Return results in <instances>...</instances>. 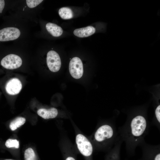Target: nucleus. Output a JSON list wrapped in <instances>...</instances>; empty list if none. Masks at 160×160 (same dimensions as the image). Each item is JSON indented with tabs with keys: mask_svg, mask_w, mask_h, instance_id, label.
I'll list each match as a JSON object with an SVG mask.
<instances>
[{
	"mask_svg": "<svg viewBox=\"0 0 160 160\" xmlns=\"http://www.w3.org/2000/svg\"><path fill=\"white\" fill-rule=\"evenodd\" d=\"M58 13L60 17L63 19L72 18L73 17V12L71 9L68 7H63L59 10Z\"/></svg>",
	"mask_w": 160,
	"mask_h": 160,
	"instance_id": "obj_12",
	"label": "nucleus"
},
{
	"mask_svg": "<svg viewBox=\"0 0 160 160\" xmlns=\"http://www.w3.org/2000/svg\"><path fill=\"white\" fill-rule=\"evenodd\" d=\"M43 0H27L26 2L28 6L30 8H34L40 4Z\"/></svg>",
	"mask_w": 160,
	"mask_h": 160,
	"instance_id": "obj_16",
	"label": "nucleus"
},
{
	"mask_svg": "<svg viewBox=\"0 0 160 160\" xmlns=\"http://www.w3.org/2000/svg\"><path fill=\"white\" fill-rule=\"evenodd\" d=\"M70 73L74 78L78 79L81 78L83 73L82 63L79 57H75L70 60L69 66Z\"/></svg>",
	"mask_w": 160,
	"mask_h": 160,
	"instance_id": "obj_4",
	"label": "nucleus"
},
{
	"mask_svg": "<svg viewBox=\"0 0 160 160\" xmlns=\"http://www.w3.org/2000/svg\"><path fill=\"white\" fill-rule=\"evenodd\" d=\"M24 160H39L37 155L31 148L26 149L24 153Z\"/></svg>",
	"mask_w": 160,
	"mask_h": 160,
	"instance_id": "obj_14",
	"label": "nucleus"
},
{
	"mask_svg": "<svg viewBox=\"0 0 160 160\" xmlns=\"http://www.w3.org/2000/svg\"><path fill=\"white\" fill-rule=\"evenodd\" d=\"M25 122V118L18 117L12 121L9 124V128L12 131H14L23 125Z\"/></svg>",
	"mask_w": 160,
	"mask_h": 160,
	"instance_id": "obj_13",
	"label": "nucleus"
},
{
	"mask_svg": "<svg viewBox=\"0 0 160 160\" xmlns=\"http://www.w3.org/2000/svg\"><path fill=\"white\" fill-rule=\"evenodd\" d=\"M64 159V160H76L73 155L68 153L65 155Z\"/></svg>",
	"mask_w": 160,
	"mask_h": 160,
	"instance_id": "obj_17",
	"label": "nucleus"
},
{
	"mask_svg": "<svg viewBox=\"0 0 160 160\" xmlns=\"http://www.w3.org/2000/svg\"><path fill=\"white\" fill-rule=\"evenodd\" d=\"M22 61L18 55L10 54L4 57L1 60V65L4 68L9 69L17 68L22 65Z\"/></svg>",
	"mask_w": 160,
	"mask_h": 160,
	"instance_id": "obj_5",
	"label": "nucleus"
},
{
	"mask_svg": "<svg viewBox=\"0 0 160 160\" xmlns=\"http://www.w3.org/2000/svg\"><path fill=\"white\" fill-rule=\"evenodd\" d=\"M5 5L4 1L0 0V13H1Z\"/></svg>",
	"mask_w": 160,
	"mask_h": 160,
	"instance_id": "obj_18",
	"label": "nucleus"
},
{
	"mask_svg": "<svg viewBox=\"0 0 160 160\" xmlns=\"http://www.w3.org/2000/svg\"><path fill=\"white\" fill-rule=\"evenodd\" d=\"M22 88V84L18 79L14 78L10 79L7 83L5 89L9 95H14L18 94Z\"/></svg>",
	"mask_w": 160,
	"mask_h": 160,
	"instance_id": "obj_8",
	"label": "nucleus"
},
{
	"mask_svg": "<svg viewBox=\"0 0 160 160\" xmlns=\"http://www.w3.org/2000/svg\"><path fill=\"white\" fill-rule=\"evenodd\" d=\"M150 128L149 123L145 116L141 114L132 115L127 119L118 132L126 150L133 152L136 148L145 140Z\"/></svg>",
	"mask_w": 160,
	"mask_h": 160,
	"instance_id": "obj_1",
	"label": "nucleus"
},
{
	"mask_svg": "<svg viewBox=\"0 0 160 160\" xmlns=\"http://www.w3.org/2000/svg\"><path fill=\"white\" fill-rule=\"evenodd\" d=\"M5 145L7 148H9L14 147L18 148L19 147V142L16 139H8L5 142Z\"/></svg>",
	"mask_w": 160,
	"mask_h": 160,
	"instance_id": "obj_15",
	"label": "nucleus"
},
{
	"mask_svg": "<svg viewBox=\"0 0 160 160\" xmlns=\"http://www.w3.org/2000/svg\"><path fill=\"white\" fill-rule=\"evenodd\" d=\"M4 160H14V159H4Z\"/></svg>",
	"mask_w": 160,
	"mask_h": 160,
	"instance_id": "obj_19",
	"label": "nucleus"
},
{
	"mask_svg": "<svg viewBox=\"0 0 160 160\" xmlns=\"http://www.w3.org/2000/svg\"><path fill=\"white\" fill-rule=\"evenodd\" d=\"M46 28L47 31L54 37L60 36L63 32V30L60 27L54 23H47Z\"/></svg>",
	"mask_w": 160,
	"mask_h": 160,
	"instance_id": "obj_11",
	"label": "nucleus"
},
{
	"mask_svg": "<svg viewBox=\"0 0 160 160\" xmlns=\"http://www.w3.org/2000/svg\"><path fill=\"white\" fill-rule=\"evenodd\" d=\"M76 143L78 150L86 160H92L93 147L91 142L81 134H77Z\"/></svg>",
	"mask_w": 160,
	"mask_h": 160,
	"instance_id": "obj_3",
	"label": "nucleus"
},
{
	"mask_svg": "<svg viewBox=\"0 0 160 160\" xmlns=\"http://www.w3.org/2000/svg\"><path fill=\"white\" fill-rule=\"evenodd\" d=\"M38 114L43 118L47 119L54 118L58 114V111L55 108H52L49 109L40 108L37 111Z\"/></svg>",
	"mask_w": 160,
	"mask_h": 160,
	"instance_id": "obj_10",
	"label": "nucleus"
},
{
	"mask_svg": "<svg viewBox=\"0 0 160 160\" xmlns=\"http://www.w3.org/2000/svg\"><path fill=\"white\" fill-rule=\"evenodd\" d=\"M20 31L13 27H7L0 30V41H5L15 40L20 36Z\"/></svg>",
	"mask_w": 160,
	"mask_h": 160,
	"instance_id": "obj_7",
	"label": "nucleus"
},
{
	"mask_svg": "<svg viewBox=\"0 0 160 160\" xmlns=\"http://www.w3.org/2000/svg\"><path fill=\"white\" fill-rule=\"evenodd\" d=\"M95 32V28L91 26L77 28L75 29L73 32L76 36L80 38L86 37L90 36Z\"/></svg>",
	"mask_w": 160,
	"mask_h": 160,
	"instance_id": "obj_9",
	"label": "nucleus"
},
{
	"mask_svg": "<svg viewBox=\"0 0 160 160\" xmlns=\"http://www.w3.org/2000/svg\"><path fill=\"white\" fill-rule=\"evenodd\" d=\"M119 137L115 122H103L93 133L92 142L96 148L110 150Z\"/></svg>",
	"mask_w": 160,
	"mask_h": 160,
	"instance_id": "obj_2",
	"label": "nucleus"
},
{
	"mask_svg": "<svg viewBox=\"0 0 160 160\" xmlns=\"http://www.w3.org/2000/svg\"><path fill=\"white\" fill-rule=\"evenodd\" d=\"M47 63L50 71L53 72L58 71L61 66V61L59 54L55 51L51 50L47 55Z\"/></svg>",
	"mask_w": 160,
	"mask_h": 160,
	"instance_id": "obj_6",
	"label": "nucleus"
}]
</instances>
